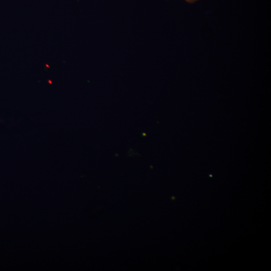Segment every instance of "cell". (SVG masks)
Segmentation results:
<instances>
[{"instance_id": "obj_1", "label": "cell", "mask_w": 271, "mask_h": 271, "mask_svg": "<svg viewBox=\"0 0 271 271\" xmlns=\"http://www.w3.org/2000/svg\"><path fill=\"white\" fill-rule=\"evenodd\" d=\"M186 2H187V3H190V4H193V3H194L196 2H197L199 0H185Z\"/></svg>"}]
</instances>
